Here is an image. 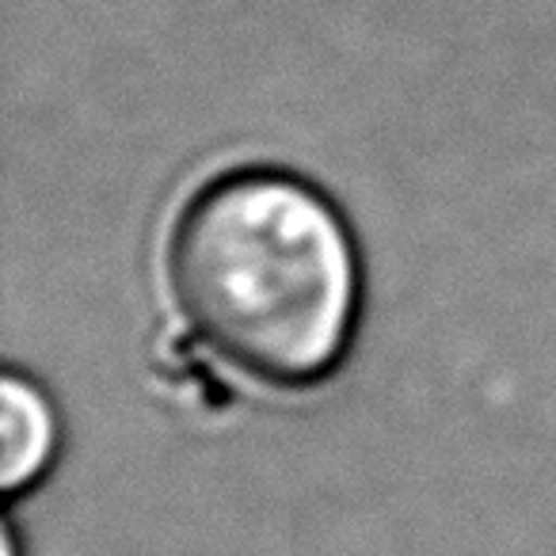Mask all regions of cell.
I'll use <instances>...</instances> for the list:
<instances>
[{
	"mask_svg": "<svg viewBox=\"0 0 556 556\" xmlns=\"http://www.w3.org/2000/svg\"><path fill=\"white\" fill-rule=\"evenodd\" d=\"M164 282L191 340L263 389H305L336 370L358 317V255L313 184L240 168L187 199Z\"/></svg>",
	"mask_w": 556,
	"mask_h": 556,
	"instance_id": "obj_1",
	"label": "cell"
},
{
	"mask_svg": "<svg viewBox=\"0 0 556 556\" xmlns=\"http://www.w3.org/2000/svg\"><path fill=\"white\" fill-rule=\"evenodd\" d=\"M0 424H4V488L20 492V488L35 484L54 457V408L31 381L9 374L4 393H0Z\"/></svg>",
	"mask_w": 556,
	"mask_h": 556,
	"instance_id": "obj_2",
	"label": "cell"
}]
</instances>
